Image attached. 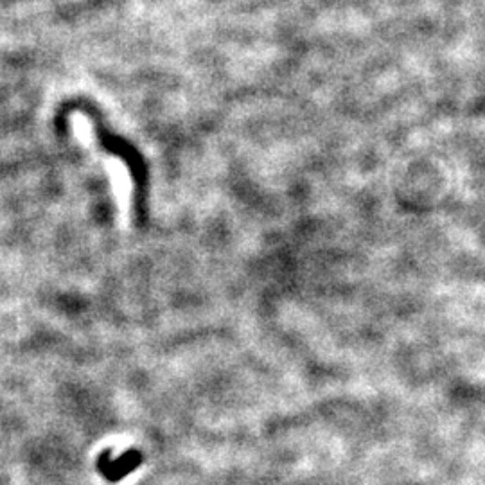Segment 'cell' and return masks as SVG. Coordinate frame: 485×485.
I'll list each match as a JSON object with an SVG mask.
<instances>
[{
	"label": "cell",
	"mask_w": 485,
	"mask_h": 485,
	"mask_svg": "<svg viewBox=\"0 0 485 485\" xmlns=\"http://www.w3.org/2000/svg\"><path fill=\"white\" fill-rule=\"evenodd\" d=\"M142 462L144 455L137 450L126 451V453H123L119 458H116V460H111L110 453L104 451V453H101L99 458H97L96 467L110 484H117V481L123 480V478L128 477L132 471H135Z\"/></svg>",
	"instance_id": "cell-1"
}]
</instances>
